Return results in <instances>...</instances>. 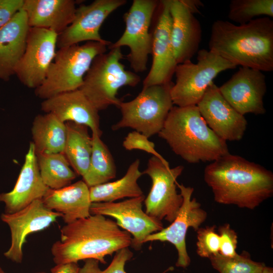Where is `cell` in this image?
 <instances>
[{
  "instance_id": "8992f818",
  "label": "cell",
  "mask_w": 273,
  "mask_h": 273,
  "mask_svg": "<svg viewBox=\"0 0 273 273\" xmlns=\"http://www.w3.org/2000/svg\"><path fill=\"white\" fill-rule=\"evenodd\" d=\"M123 58L121 48L110 49L94 59L84 77L79 89L99 111L112 105L117 107L121 102L117 97L119 89L134 87L141 81L135 72L125 69Z\"/></svg>"
},
{
  "instance_id": "f35d334b",
  "label": "cell",
  "mask_w": 273,
  "mask_h": 273,
  "mask_svg": "<svg viewBox=\"0 0 273 273\" xmlns=\"http://www.w3.org/2000/svg\"><path fill=\"white\" fill-rule=\"evenodd\" d=\"M260 273H273V268L272 267L265 266Z\"/></svg>"
},
{
  "instance_id": "2e32d148",
  "label": "cell",
  "mask_w": 273,
  "mask_h": 273,
  "mask_svg": "<svg viewBox=\"0 0 273 273\" xmlns=\"http://www.w3.org/2000/svg\"><path fill=\"white\" fill-rule=\"evenodd\" d=\"M153 31L151 69L143 80V87L172 82L177 66L171 40V17L169 0L160 1Z\"/></svg>"
},
{
  "instance_id": "3957f363",
  "label": "cell",
  "mask_w": 273,
  "mask_h": 273,
  "mask_svg": "<svg viewBox=\"0 0 273 273\" xmlns=\"http://www.w3.org/2000/svg\"><path fill=\"white\" fill-rule=\"evenodd\" d=\"M208 44L209 51L236 66L273 70V21L268 17L239 25L216 20Z\"/></svg>"
},
{
  "instance_id": "74e56055",
  "label": "cell",
  "mask_w": 273,
  "mask_h": 273,
  "mask_svg": "<svg viewBox=\"0 0 273 273\" xmlns=\"http://www.w3.org/2000/svg\"><path fill=\"white\" fill-rule=\"evenodd\" d=\"M187 8L193 13L199 12V9L203 7L202 3L198 0H181Z\"/></svg>"
},
{
  "instance_id": "9c48e42d",
  "label": "cell",
  "mask_w": 273,
  "mask_h": 273,
  "mask_svg": "<svg viewBox=\"0 0 273 273\" xmlns=\"http://www.w3.org/2000/svg\"><path fill=\"white\" fill-rule=\"evenodd\" d=\"M159 1L133 0L129 10L124 14L125 28L121 36L108 46L109 49L127 47V59L135 73L147 69L148 56L151 55L152 35L151 22Z\"/></svg>"
},
{
  "instance_id": "6da1fadb",
  "label": "cell",
  "mask_w": 273,
  "mask_h": 273,
  "mask_svg": "<svg viewBox=\"0 0 273 273\" xmlns=\"http://www.w3.org/2000/svg\"><path fill=\"white\" fill-rule=\"evenodd\" d=\"M204 178L219 204L252 210L273 195L270 170L230 153L206 166Z\"/></svg>"
},
{
  "instance_id": "e575fe53",
  "label": "cell",
  "mask_w": 273,
  "mask_h": 273,
  "mask_svg": "<svg viewBox=\"0 0 273 273\" xmlns=\"http://www.w3.org/2000/svg\"><path fill=\"white\" fill-rule=\"evenodd\" d=\"M218 233L220 237L219 253L225 257L236 255L238 236L235 231L229 223H225L219 226Z\"/></svg>"
},
{
  "instance_id": "52a82bcc",
  "label": "cell",
  "mask_w": 273,
  "mask_h": 273,
  "mask_svg": "<svg viewBox=\"0 0 273 273\" xmlns=\"http://www.w3.org/2000/svg\"><path fill=\"white\" fill-rule=\"evenodd\" d=\"M173 84L171 82L144 87L133 100L121 101L117 107L121 118L112 129L129 127L148 138L158 134L173 106L170 94Z\"/></svg>"
},
{
  "instance_id": "4fadbf2b",
  "label": "cell",
  "mask_w": 273,
  "mask_h": 273,
  "mask_svg": "<svg viewBox=\"0 0 273 273\" xmlns=\"http://www.w3.org/2000/svg\"><path fill=\"white\" fill-rule=\"evenodd\" d=\"M144 200L143 195L119 202L92 203L90 212L114 218L119 227L132 235L131 246L139 250L149 235L164 228L161 221L143 211L142 203Z\"/></svg>"
},
{
  "instance_id": "cb8c5ba5",
  "label": "cell",
  "mask_w": 273,
  "mask_h": 273,
  "mask_svg": "<svg viewBox=\"0 0 273 273\" xmlns=\"http://www.w3.org/2000/svg\"><path fill=\"white\" fill-rule=\"evenodd\" d=\"M49 209L60 213L66 224L89 216V188L83 180L58 190L49 189L42 198Z\"/></svg>"
},
{
  "instance_id": "7a4b0ae2",
  "label": "cell",
  "mask_w": 273,
  "mask_h": 273,
  "mask_svg": "<svg viewBox=\"0 0 273 273\" xmlns=\"http://www.w3.org/2000/svg\"><path fill=\"white\" fill-rule=\"evenodd\" d=\"M60 240L51 251L56 264L77 263L94 259L105 264V257L131 246L132 238L116 222L104 215L92 214L66 224L60 230Z\"/></svg>"
},
{
  "instance_id": "5b68a950",
  "label": "cell",
  "mask_w": 273,
  "mask_h": 273,
  "mask_svg": "<svg viewBox=\"0 0 273 273\" xmlns=\"http://www.w3.org/2000/svg\"><path fill=\"white\" fill-rule=\"evenodd\" d=\"M110 44L87 41L59 49L35 95L44 100L79 89L94 59Z\"/></svg>"
},
{
  "instance_id": "603a6c76",
  "label": "cell",
  "mask_w": 273,
  "mask_h": 273,
  "mask_svg": "<svg viewBox=\"0 0 273 273\" xmlns=\"http://www.w3.org/2000/svg\"><path fill=\"white\" fill-rule=\"evenodd\" d=\"M29 29L22 9L0 29V79L7 81L15 75L25 51Z\"/></svg>"
},
{
  "instance_id": "277c9868",
  "label": "cell",
  "mask_w": 273,
  "mask_h": 273,
  "mask_svg": "<svg viewBox=\"0 0 273 273\" xmlns=\"http://www.w3.org/2000/svg\"><path fill=\"white\" fill-rule=\"evenodd\" d=\"M158 134L190 163L213 162L230 153L226 142L209 127L197 105L173 106Z\"/></svg>"
},
{
  "instance_id": "30bf717a",
  "label": "cell",
  "mask_w": 273,
  "mask_h": 273,
  "mask_svg": "<svg viewBox=\"0 0 273 273\" xmlns=\"http://www.w3.org/2000/svg\"><path fill=\"white\" fill-rule=\"evenodd\" d=\"M184 169L182 165L170 168L168 161L154 156L149 159L142 172L152 180L151 190L144 200L146 214L160 221L164 219L171 223L174 220L183 202L181 195L176 191V179Z\"/></svg>"
},
{
  "instance_id": "ffe728a7",
  "label": "cell",
  "mask_w": 273,
  "mask_h": 273,
  "mask_svg": "<svg viewBox=\"0 0 273 273\" xmlns=\"http://www.w3.org/2000/svg\"><path fill=\"white\" fill-rule=\"evenodd\" d=\"M171 40L177 64L191 59L199 51L202 28L197 18L181 0H169Z\"/></svg>"
},
{
  "instance_id": "7402d4cb",
  "label": "cell",
  "mask_w": 273,
  "mask_h": 273,
  "mask_svg": "<svg viewBox=\"0 0 273 273\" xmlns=\"http://www.w3.org/2000/svg\"><path fill=\"white\" fill-rule=\"evenodd\" d=\"M73 0H23L22 9L29 27L61 34L72 23L76 10Z\"/></svg>"
},
{
  "instance_id": "4dcf8cb0",
  "label": "cell",
  "mask_w": 273,
  "mask_h": 273,
  "mask_svg": "<svg viewBox=\"0 0 273 273\" xmlns=\"http://www.w3.org/2000/svg\"><path fill=\"white\" fill-rule=\"evenodd\" d=\"M209 259L213 268L219 273H260L265 265L253 261L246 251L233 257H225L219 253L211 256Z\"/></svg>"
},
{
  "instance_id": "4316f807",
  "label": "cell",
  "mask_w": 273,
  "mask_h": 273,
  "mask_svg": "<svg viewBox=\"0 0 273 273\" xmlns=\"http://www.w3.org/2000/svg\"><path fill=\"white\" fill-rule=\"evenodd\" d=\"M65 123L67 134L63 153L74 172L83 176L89 166L93 149L92 137L87 126L73 122Z\"/></svg>"
},
{
  "instance_id": "836d02e7",
  "label": "cell",
  "mask_w": 273,
  "mask_h": 273,
  "mask_svg": "<svg viewBox=\"0 0 273 273\" xmlns=\"http://www.w3.org/2000/svg\"><path fill=\"white\" fill-rule=\"evenodd\" d=\"M122 146L127 150H142L162 160H165L155 150L154 143L150 141L148 137L135 130L127 134L122 143Z\"/></svg>"
},
{
  "instance_id": "f546056e",
  "label": "cell",
  "mask_w": 273,
  "mask_h": 273,
  "mask_svg": "<svg viewBox=\"0 0 273 273\" xmlns=\"http://www.w3.org/2000/svg\"><path fill=\"white\" fill-rule=\"evenodd\" d=\"M273 17L272 0H232L228 17L239 24L247 23L259 16Z\"/></svg>"
},
{
  "instance_id": "e0dca14e",
  "label": "cell",
  "mask_w": 273,
  "mask_h": 273,
  "mask_svg": "<svg viewBox=\"0 0 273 273\" xmlns=\"http://www.w3.org/2000/svg\"><path fill=\"white\" fill-rule=\"evenodd\" d=\"M218 88L226 101L241 115L266 112L263 98L267 86L262 71L241 67Z\"/></svg>"
},
{
  "instance_id": "d4e9b609",
  "label": "cell",
  "mask_w": 273,
  "mask_h": 273,
  "mask_svg": "<svg viewBox=\"0 0 273 273\" xmlns=\"http://www.w3.org/2000/svg\"><path fill=\"white\" fill-rule=\"evenodd\" d=\"M36 154L63 153L66 142V123L52 113L38 114L31 128Z\"/></svg>"
},
{
  "instance_id": "d590c367",
  "label": "cell",
  "mask_w": 273,
  "mask_h": 273,
  "mask_svg": "<svg viewBox=\"0 0 273 273\" xmlns=\"http://www.w3.org/2000/svg\"><path fill=\"white\" fill-rule=\"evenodd\" d=\"M23 0H0V29L22 9Z\"/></svg>"
},
{
  "instance_id": "9a60e30c",
  "label": "cell",
  "mask_w": 273,
  "mask_h": 273,
  "mask_svg": "<svg viewBox=\"0 0 273 273\" xmlns=\"http://www.w3.org/2000/svg\"><path fill=\"white\" fill-rule=\"evenodd\" d=\"M62 214L48 208L42 199L36 200L15 213H2L1 219L8 225L11 238L10 248L4 256L13 262L21 263L27 236L48 228Z\"/></svg>"
},
{
  "instance_id": "8d00e7d4",
  "label": "cell",
  "mask_w": 273,
  "mask_h": 273,
  "mask_svg": "<svg viewBox=\"0 0 273 273\" xmlns=\"http://www.w3.org/2000/svg\"><path fill=\"white\" fill-rule=\"evenodd\" d=\"M51 273H80L77 263L56 264L51 269Z\"/></svg>"
},
{
  "instance_id": "44dd1931",
  "label": "cell",
  "mask_w": 273,
  "mask_h": 273,
  "mask_svg": "<svg viewBox=\"0 0 273 273\" xmlns=\"http://www.w3.org/2000/svg\"><path fill=\"white\" fill-rule=\"evenodd\" d=\"M41 109L64 123L73 122L84 125L90 128L92 133L102 135L99 111L79 89L44 100L41 103Z\"/></svg>"
},
{
  "instance_id": "7c38bea8",
  "label": "cell",
  "mask_w": 273,
  "mask_h": 273,
  "mask_svg": "<svg viewBox=\"0 0 273 273\" xmlns=\"http://www.w3.org/2000/svg\"><path fill=\"white\" fill-rule=\"evenodd\" d=\"M183 198V202L179 212L171 224L161 231L149 235L144 243L159 241L168 242L173 244L178 254L175 265L185 268L191 263V259L186 247V235L189 228L197 231L205 221L207 213L201 207L196 198L192 199L194 188L176 184Z\"/></svg>"
},
{
  "instance_id": "ba28073f",
  "label": "cell",
  "mask_w": 273,
  "mask_h": 273,
  "mask_svg": "<svg viewBox=\"0 0 273 273\" xmlns=\"http://www.w3.org/2000/svg\"><path fill=\"white\" fill-rule=\"evenodd\" d=\"M197 54L196 63L190 60L176 66L175 82L170 90L176 106L197 105L219 73L237 67L209 50H200Z\"/></svg>"
},
{
  "instance_id": "5bb4252c",
  "label": "cell",
  "mask_w": 273,
  "mask_h": 273,
  "mask_svg": "<svg viewBox=\"0 0 273 273\" xmlns=\"http://www.w3.org/2000/svg\"><path fill=\"white\" fill-rule=\"evenodd\" d=\"M126 3V0H95L90 4L79 6L72 23L58 35L57 47L60 49L82 41L111 44L101 37L100 28L112 13Z\"/></svg>"
},
{
  "instance_id": "ab89813d",
  "label": "cell",
  "mask_w": 273,
  "mask_h": 273,
  "mask_svg": "<svg viewBox=\"0 0 273 273\" xmlns=\"http://www.w3.org/2000/svg\"><path fill=\"white\" fill-rule=\"evenodd\" d=\"M0 273H7L6 272H5L3 269L0 266ZM34 273H48V272H46L45 271H38V272H34Z\"/></svg>"
},
{
  "instance_id": "1f68e13d",
  "label": "cell",
  "mask_w": 273,
  "mask_h": 273,
  "mask_svg": "<svg viewBox=\"0 0 273 273\" xmlns=\"http://www.w3.org/2000/svg\"><path fill=\"white\" fill-rule=\"evenodd\" d=\"M132 256L133 253L128 248L122 249L116 252L110 265L104 270L100 268L97 260L87 259L80 267V273H126L125 264Z\"/></svg>"
},
{
  "instance_id": "484cf974",
  "label": "cell",
  "mask_w": 273,
  "mask_h": 273,
  "mask_svg": "<svg viewBox=\"0 0 273 273\" xmlns=\"http://www.w3.org/2000/svg\"><path fill=\"white\" fill-rule=\"evenodd\" d=\"M140 164V161L137 159L129 166L122 178L89 188L92 203L111 202L124 198L143 195L138 184V180L143 174L139 169Z\"/></svg>"
},
{
  "instance_id": "83f0119b",
  "label": "cell",
  "mask_w": 273,
  "mask_h": 273,
  "mask_svg": "<svg viewBox=\"0 0 273 273\" xmlns=\"http://www.w3.org/2000/svg\"><path fill=\"white\" fill-rule=\"evenodd\" d=\"M101 135L92 133L93 149L89 166L83 180L90 188L108 182L116 174L113 156Z\"/></svg>"
},
{
  "instance_id": "ac0fdd59",
  "label": "cell",
  "mask_w": 273,
  "mask_h": 273,
  "mask_svg": "<svg viewBox=\"0 0 273 273\" xmlns=\"http://www.w3.org/2000/svg\"><path fill=\"white\" fill-rule=\"evenodd\" d=\"M209 127L224 141H238L243 137L247 121L224 98L213 82L197 104Z\"/></svg>"
},
{
  "instance_id": "8fae6325",
  "label": "cell",
  "mask_w": 273,
  "mask_h": 273,
  "mask_svg": "<svg viewBox=\"0 0 273 273\" xmlns=\"http://www.w3.org/2000/svg\"><path fill=\"white\" fill-rule=\"evenodd\" d=\"M58 36L48 29L29 27L25 51L15 71L25 86L35 89L44 80L56 55Z\"/></svg>"
},
{
  "instance_id": "f1b7e54d",
  "label": "cell",
  "mask_w": 273,
  "mask_h": 273,
  "mask_svg": "<svg viewBox=\"0 0 273 273\" xmlns=\"http://www.w3.org/2000/svg\"><path fill=\"white\" fill-rule=\"evenodd\" d=\"M41 177L50 189L66 187L76 177V173L63 153L36 154Z\"/></svg>"
},
{
  "instance_id": "d6a6232c",
  "label": "cell",
  "mask_w": 273,
  "mask_h": 273,
  "mask_svg": "<svg viewBox=\"0 0 273 273\" xmlns=\"http://www.w3.org/2000/svg\"><path fill=\"white\" fill-rule=\"evenodd\" d=\"M215 225L199 228L196 243L197 254L203 258H209L211 256L219 253L220 237L216 232Z\"/></svg>"
},
{
  "instance_id": "d6986e66",
  "label": "cell",
  "mask_w": 273,
  "mask_h": 273,
  "mask_svg": "<svg viewBox=\"0 0 273 273\" xmlns=\"http://www.w3.org/2000/svg\"><path fill=\"white\" fill-rule=\"evenodd\" d=\"M49 189L41 177L34 146L31 142L14 187L9 192L0 194V202L5 204V213H13L36 200L42 199Z\"/></svg>"
}]
</instances>
